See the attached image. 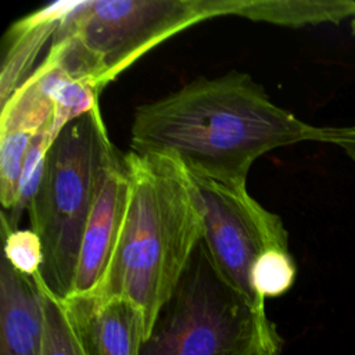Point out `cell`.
Listing matches in <instances>:
<instances>
[{
    "instance_id": "9c48e42d",
    "label": "cell",
    "mask_w": 355,
    "mask_h": 355,
    "mask_svg": "<svg viewBox=\"0 0 355 355\" xmlns=\"http://www.w3.org/2000/svg\"><path fill=\"white\" fill-rule=\"evenodd\" d=\"M44 294L36 277L0 261V355H43Z\"/></svg>"
},
{
    "instance_id": "5b68a950",
    "label": "cell",
    "mask_w": 355,
    "mask_h": 355,
    "mask_svg": "<svg viewBox=\"0 0 355 355\" xmlns=\"http://www.w3.org/2000/svg\"><path fill=\"white\" fill-rule=\"evenodd\" d=\"M283 340L220 276L201 240L140 355H280Z\"/></svg>"
},
{
    "instance_id": "2e32d148",
    "label": "cell",
    "mask_w": 355,
    "mask_h": 355,
    "mask_svg": "<svg viewBox=\"0 0 355 355\" xmlns=\"http://www.w3.org/2000/svg\"><path fill=\"white\" fill-rule=\"evenodd\" d=\"M32 136L21 132L0 133V200L3 211L12 209L18 183Z\"/></svg>"
},
{
    "instance_id": "ba28073f",
    "label": "cell",
    "mask_w": 355,
    "mask_h": 355,
    "mask_svg": "<svg viewBox=\"0 0 355 355\" xmlns=\"http://www.w3.org/2000/svg\"><path fill=\"white\" fill-rule=\"evenodd\" d=\"M62 302L87 355H140L147 334L136 305L93 294L71 295Z\"/></svg>"
},
{
    "instance_id": "30bf717a",
    "label": "cell",
    "mask_w": 355,
    "mask_h": 355,
    "mask_svg": "<svg viewBox=\"0 0 355 355\" xmlns=\"http://www.w3.org/2000/svg\"><path fill=\"white\" fill-rule=\"evenodd\" d=\"M78 1H55L18 19L6 35L0 72L1 107L33 73V64Z\"/></svg>"
},
{
    "instance_id": "8992f818",
    "label": "cell",
    "mask_w": 355,
    "mask_h": 355,
    "mask_svg": "<svg viewBox=\"0 0 355 355\" xmlns=\"http://www.w3.org/2000/svg\"><path fill=\"white\" fill-rule=\"evenodd\" d=\"M189 175L200 201L202 241L215 268L248 302L263 326H275L266 316L265 300L252 288L251 270L263 252L288 250V233L282 218L252 198L245 184Z\"/></svg>"
},
{
    "instance_id": "9a60e30c",
    "label": "cell",
    "mask_w": 355,
    "mask_h": 355,
    "mask_svg": "<svg viewBox=\"0 0 355 355\" xmlns=\"http://www.w3.org/2000/svg\"><path fill=\"white\" fill-rule=\"evenodd\" d=\"M42 290L46 304V338L43 355H87L64 302L43 287Z\"/></svg>"
},
{
    "instance_id": "7c38bea8",
    "label": "cell",
    "mask_w": 355,
    "mask_h": 355,
    "mask_svg": "<svg viewBox=\"0 0 355 355\" xmlns=\"http://www.w3.org/2000/svg\"><path fill=\"white\" fill-rule=\"evenodd\" d=\"M53 141L54 139L51 137L50 126L36 133L31 140L18 183L15 205L8 212L1 211V223H4L11 230L18 229V223L24 212L29 209V205L37 191L43 175L46 153Z\"/></svg>"
},
{
    "instance_id": "4fadbf2b",
    "label": "cell",
    "mask_w": 355,
    "mask_h": 355,
    "mask_svg": "<svg viewBox=\"0 0 355 355\" xmlns=\"http://www.w3.org/2000/svg\"><path fill=\"white\" fill-rule=\"evenodd\" d=\"M100 90L83 80L73 79L67 72L54 90V114L50 123L51 137L55 139L65 125L98 107Z\"/></svg>"
},
{
    "instance_id": "6da1fadb",
    "label": "cell",
    "mask_w": 355,
    "mask_h": 355,
    "mask_svg": "<svg viewBox=\"0 0 355 355\" xmlns=\"http://www.w3.org/2000/svg\"><path fill=\"white\" fill-rule=\"evenodd\" d=\"M309 125L275 104L248 73L196 78L176 92L136 107L130 150L178 158L194 175L245 184L254 164L270 150L319 141Z\"/></svg>"
},
{
    "instance_id": "8fae6325",
    "label": "cell",
    "mask_w": 355,
    "mask_h": 355,
    "mask_svg": "<svg viewBox=\"0 0 355 355\" xmlns=\"http://www.w3.org/2000/svg\"><path fill=\"white\" fill-rule=\"evenodd\" d=\"M225 14L291 28L338 25L355 17V0H225Z\"/></svg>"
},
{
    "instance_id": "52a82bcc",
    "label": "cell",
    "mask_w": 355,
    "mask_h": 355,
    "mask_svg": "<svg viewBox=\"0 0 355 355\" xmlns=\"http://www.w3.org/2000/svg\"><path fill=\"white\" fill-rule=\"evenodd\" d=\"M129 196L122 155L107 166L85 227L72 295L93 293L101 282L116 244Z\"/></svg>"
},
{
    "instance_id": "d6986e66",
    "label": "cell",
    "mask_w": 355,
    "mask_h": 355,
    "mask_svg": "<svg viewBox=\"0 0 355 355\" xmlns=\"http://www.w3.org/2000/svg\"><path fill=\"white\" fill-rule=\"evenodd\" d=\"M349 26H351V32L355 36V17L352 19H349Z\"/></svg>"
},
{
    "instance_id": "3957f363",
    "label": "cell",
    "mask_w": 355,
    "mask_h": 355,
    "mask_svg": "<svg viewBox=\"0 0 355 355\" xmlns=\"http://www.w3.org/2000/svg\"><path fill=\"white\" fill-rule=\"evenodd\" d=\"M116 154L100 107L65 125L46 153L28 212L43 254L35 277L60 301L73 293L85 227L104 172Z\"/></svg>"
},
{
    "instance_id": "e0dca14e",
    "label": "cell",
    "mask_w": 355,
    "mask_h": 355,
    "mask_svg": "<svg viewBox=\"0 0 355 355\" xmlns=\"http://www.w3.org/2000/svg\"><path fill=\"white\" fill-rule=\"evenodd\" d=\"M3 257L21 273L35 277L42 266L43 254L39 236L32 229L11 230L1 223Z\"/></svg>"
},
{
    "instance_id": "5bb4252c",
    "label": "cell",
    "mask_w": 355,
    "mask_h": 355,
    "mask_svg": "<svg viewBox=\"0 0 355 355\" xmlns=\"http://www.w3.org/2000/svg\"><path fill=\"white\" fill-rule=\"evenodd\" d=\"M297 275L295 262L288 250L273 248L263 252L252 266L251 284L262 298L279 297L294 284Z\"/></svg>"
},
{
    "instance_id": "7a4b0ae2",
    "label": "cell",
    "mask_w": 355,
    "mask_h": 355,
    "mask_svg": "<svg viewBox=\"0 0 355 355\" xmlns=\"http://www.w3.org/2000/svg\"><path fill=\"white\" fill-rule=\"evenodd\" d=\"M122 161L129 180L126 212L107 270L90 294L136 305L148 336L202 240V215L178 158L130 150Z\"/></svg>"
},
{
    "instance_id": "277c9868",
    "label": "cell",
    "mask_w": 355,
    "mask_h": 355,
    "mask_svg": "<svg viewBox=\"0 0 355 355\" xmlns=\"http://www.w3.org/2000/svg\"><path fill=\"white\" fill-rule=\"evenodd\" d=\"M219 15L223 0L78 1L47 53L69 76L101 90L154 46Z\"/></svg>"
},
{
    "instance_id": "ac0fdd59",
    "label": "cell",
    "mask_w": 355,
    "mask_h": 355,
    "mask_svg": "<svg viewBox=\"0 0 355 355\" xmlns=\"http://www.w3.org/2000/svg\"><path fill=\"white\" fill-rule=\"evenodd\" d=\"M320 143H329L340 147L352 161H355V125L322 128Z\"/></svg>"
}]
</instances>
